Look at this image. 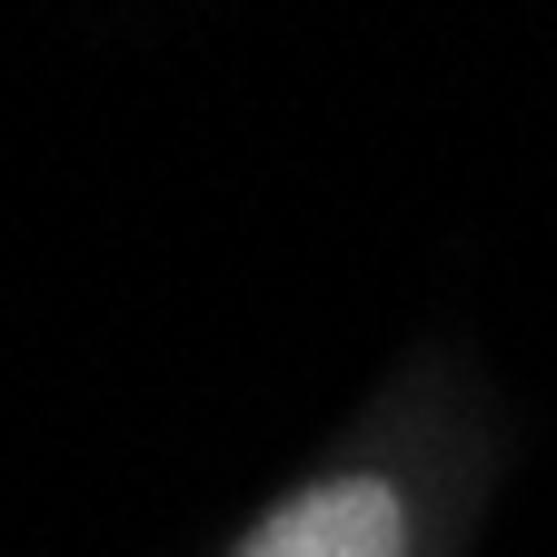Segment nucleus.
Returning <instances> with one entry per match:
<instances>
[{
  "label": "nucleus",
  "mask_w": 557,
  "mask_h": 557,
  "mask_svg": "<svg viewBox=\"0 0 557 557\" xmlns=\"http://www.w3.org/2000/svg\"><path fill=\"white\" fill-rule=\"evenodd\" d=\"M230 557H408V508L388 478H329L278 498Z\"/></svg>",
  "instance_id": "f257e3e1"
}]
</instances>
